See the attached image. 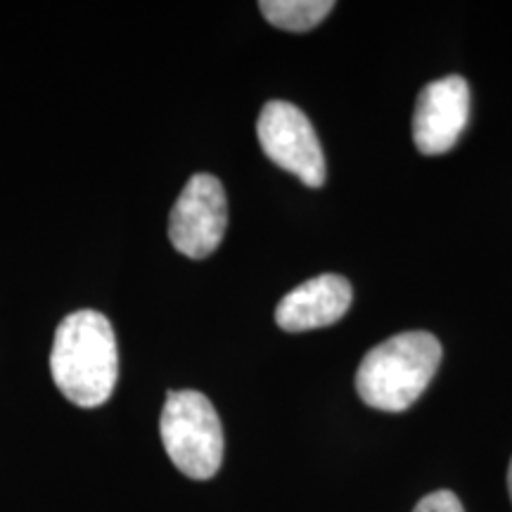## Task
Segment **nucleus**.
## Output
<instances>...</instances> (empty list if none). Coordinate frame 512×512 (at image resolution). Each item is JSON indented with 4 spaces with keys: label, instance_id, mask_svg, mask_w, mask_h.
I'll list each match as a JSON object with an SVG mask.
<instances>
[{
    "label": "nucleus",
    "instance_id": "nucleus-1",
    "mask_svg": "<svg viewBox=\"0 0 512 512\" xmlns=\"http://www.w3.org/2000/svg\"><path fill=\"white\" fill-rule=\"evenodd\" d=\"M55 387L79 408L110 401L119 377V351L112 323L100 311L69 313L55 330L50 351Z\"/></svg>",
    "mask_w": 512,
    "mask_h": 512
},
{
    "label": "nucleus",
    "instance_id": "nucleus-2",
    "mask_svg": "<svg viewBox=\"0 0 512 512\" xmlns=\"http://www.w3.org/2000/svg\"><path fill=\"white\" fill-rule=\"evenodd\" d=\"M439 363L441 342L432 332H401L368 351L358 366L356 392L377 411H408L430 387Z\"/></svg>",
    "mask_w": 512,
    "mask_h": 512
},
{
    "label": "nucleus",
    "instance_id": "nucleus-3",
    "mask_svg": "<svg viewBox=\"0 0 512 512\" xmlns=\"http://www.w3.org/2000/svg\"><path fill=\"white\" fill-rule=\"evenodd\" d=\"M159 434L166 456L185 477L211 479L223 463V425L214 403L200 392H171L166 396Z\"/></svg>",
    "mask_w": 512,
    "mask_h": 512
},
{
    "label": "nucleus",
    "instance_id": "nucleus-4",
    "mask_svg": "<svg viewBox=\"0 0 512 512\" xmlns=\"http://www.w3.org/2000/svg\"><path fill=\"white\" fill-rule=\"evenodd\" d=\"M264 155L290 171L309 188L325 183V157L311 121L297 105L285 100L266 102L256 124Z\"/></svg>",
    "mask_w": 512,
    "mask_h": 512
},
{
    "label": "nucleus",
    "instance_id": "nucleus-5",
    "mask_svg": "<svg viewBox=\"0 0 512 512\" xmlns=\"http://www.w3.org/2000/svg\"><path fill=\"white\" fill-rule=\"evenodd\" d=\"M228 228V200L221 181L195 174L171 209L169 240L188 259H207L219 249Z\"/></svg>",
    "mask_w": 512,
    "mask_h": 512
},
{
    "label": "nucleus",
    "instance_id": "nucleus-6",
    "mask_svg": "<svg viewBox=\"0 0 512 512\" xmlns=\"http://www.w3.org/2000/svg\"><path fill=\"white\" fill-rule=\"evenodd\" d=\"M470 121V86L451 74L427 83L415 102L413 140L422 155H444L453 150Z\"/></svg>",
    "mask_w": 512,
    "mask_h": 512
},
{
    "label": "nucleus",
    "instance_id": "nucleus-7",
    "mask_svg": "<svg viewBox=\"0 0 512 512\" xmlns=\"http://www.w3.org/2000/svg\"><path fill=\"white\" fill-rule=\"evenodd\" d=\"M351 299H354V292L347 278L335 273L316 275L280 299L275 309V323L285 332L328 328L344 318Z\"/></svg>",
    "mask_w": 512,
    "mask_h": 512
},
{
    "label": "nucleus",
    "instance_id": "nucleus-8",
    "mask_svg": "<svg viewBox=\"0 0 512 512\" xmlns=\"http://www.w3.org/2000/svg\"><path fill=\"white\" fill-rule=\"evenodd\" d=\"M259 10L273 27L302 34L318 27L335 10V3L332 0H264L259 3Z\"/></svg>",
    "mask_w": 512,
    "mask_h": 512
},
{
    "label": "nucleus",
    "instance_id": "nucleus-9",
    "mask_svg": "<svg viewBox=\"0 0 512 512\" xmlns=\"http://www.w3.org/2000/svg\"><path fill=\"white\" fill-rule=\"evenodd\" d=\"M413 512H465L460 498L453 491H434L415 505Z\"/></svg>",
    "mask_w": 512,
    "mask_h": 512
},
{
    "label": "nucleus",
    "instance_id": "nucleus-10",
    "mask_svg": "<svg viewBox=\"0 0 512 512\" xmlns=\"http://www.w3.org/2000/svg\"><path fill=\"white\" fill-rule=\"evenodd\" d=\"M508 491H510V498H512V460H510V470H508Z\"/></svg>",
    "mask_w": 512,
    "mask_h": 512
}]
</instances>
